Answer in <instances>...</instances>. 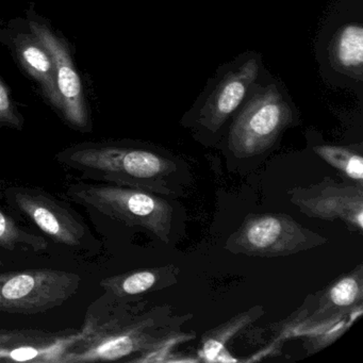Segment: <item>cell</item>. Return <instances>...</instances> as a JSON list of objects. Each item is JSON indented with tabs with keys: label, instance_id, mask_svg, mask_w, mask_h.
Masks as SVG:
<instances>
[{
	"label": "cell",
	"instance_id": "obj_20",
	"mask_svg": "<svg viewBox=\"0 0 363 363\" xmlns=\"http://www.w3.org/2000/svg\"><path fill=\"white\" fill-rule=\"evenodd\" d=\"M25 118L21 113L8 84L0 77V128L23 130Z\"/></svg>",
	"mask_w": 363,
	"mask_h": 363
},
{
	"label": "cell",
	"instance_id": "obj_17",
	"mask_svg": "<svg viewBox=\"0 0 363 363\" xmlns=\"http://www.w3.org/2000/svg\"><path fill=\"white\" fill-rule=\"evenodd\" d=\"M263 314H264L263 307L255 306L247 311L241 312L224 324L208 331L201 339V356L207 361L218 360V356L224 350L227 342L235 337L240 330L260 318Z\"/></svg>",
	"mask_w": 363,
	"mask_h": 363
},
{
	"label": "cell",
	"instance_id": "obj_12",
	"mask_svg": "<svg viewBox=\"0 0 363 363\" xmlns=\"http://www.w3.org/2000/svg\"><path fill=\"white\" fill-rule=\"evenodd\" d=\"M0 43L9 50L25 75L37 84L48 105L59 116L61 99L54 62L48 48L29 28L26 18H12L4 25L0 28Z\"/></svg>",
	"mask_w": 363,
	"mask_h": 363
},
{
	"label": "cell",
	"instance_id": "obj_14",
	"mask_svg": "<svg viewBox=\"0 0 363 363\" xmlns=\"http://www.w3.org/2000/svg\"><path fill=\"white\" fill-rule=\"evenodd\" d=\"M363 305V267L340 276L328 286L306 299L296 310L303 322H320Z\"/></svg>",
	"mask_w": 363,
	"mask_h": 363
},
{
	"label": "cell",
	"instance_id": "obj_10",
	"mask_svg": "<svg viewBox=\"0 0 363 363\" xmlns=\"http://www.w3.org/2000/svg\"><path fill=\"white\" fill-rule=\"evenodd\" d=\"M82 286V277L57 269L0 273V312L39 314L60 307Z\"/></svg>",
	"mask_w": 363,
	"mask_h": 363
},
{
	"label": "cell",
	"instance_id": "obj_9",
	"mask_svg": "<svg viewBox=\"0 0 363 363\" xmlns=\"http://www.w3.org/2000/svg\"><path fill=\"white\" fill-rule=\"evenodd\" d=\"M25 18L30 30L48 48L54 62L61 99L59 118L73 130L92 133L90 106L74 59L73 46L48 18L35 10L33 4L25 11Z\"/></svg>",
	"mask_w": 363,
	"mask_h": 363
},
{
	"label": "cell",
	"instance_id": "obj_15",
	"mask_svg": "<svg viewBox=\"0 0 363 363\" xmlns=\"http://www.w3.org/2000/svg\"><path fill=\"white\" fill-rule=\"evenodd\" d=\"M363 305L346 313L333 316L320 322H303L299 320L296 311L278 325V337L276 344H281V340L298 337L303 340L308 354L320 352L326 346L339 339L362 314Z\"/></svg>",
	"mask_w": 363,
	"mask_h": 363
},
{
	"label": "cell",
	"instance_id": "obj_21",
	"mask_svg": "<svg viewBox=\"0 0 363 363\" xmlns=\"http://www.w3.org/2000/svg\"><path fill=\"white\" fill-rule=\"evenodd\" d=\"M0 265H3V262H1V260H0Z\"/></svg>",
	"mask_w": 363,
	"mask_h": 363
},
{
	"label": "cell",
	"instance_id": "obj_6",
	"mask_svg": "<svg viewBox=\"0 0 363 363\" xmlns=\"http://www.w3.org/2000/svg\"><path fill=\"white\" fill-rule=\"evenodd\" d=\"M263 69L262 55L254 50L242 52L237 58L220 65L182 118V124L206 137L220 135Z\"/></svg>",
	"mask_w": 363,
	"mask_h": 363
},
{
	"label": "cell",
	"instance_id": "obj_5",
	"mask_svg": "<svg viewBox=\"0 0 363 363\" xmlns=\"http://www.w3.org/2000/svg\"><path fill=\"white\" fill-rule=\"evenodd\" d=\"M0 207L13 218L30 223L61 245L89 250L99 247L82 216L45 189L0 179Z\"/></svg>",
	"mask_w": 363,
	"mask_h": 363
},
{
	"label": "cell",
	"instance_id": "obj_7",
	"mask_svg": "<svg viewBox=\"0 0 363 363\" xmlns=\"http://www.w3.org/2000/svg\"><path fill=\"white\" fill-rule=\"evenodd\" d=\"M67 196L127 226L146 229L163 243L171 241L174 208L158 194L104 182H78L67 186Z\"/></svg>",
	"mask_w": 363,
	"mask_h": 363
},
{
	"label": "cell",
	"instance_id": "obj_18",
	"mask_svg": "<svg viewBox=\"0 0 363 363\" xmlns=\"http://www.w3.org/2000/svg\"><path fill=\"white\" fill-rule=\"evenodd\" d=\"M312 150L325 162L352 180L356 186L363 188L362 144L348 146L318 144Z\"/></svg>",
	"mask_w": 363,
	"mask_h": 363
},
{
	"label": "cell",
	"instance_id": "obj_19",
	"mask_svg": "<svg viewBox=\"0 0 363 363\" xmlns=\"http://www.w3.org/2000/svg\"><path fill=\"white\" fill-rule=\"evenodd\" d=\"M0 248L42 252L48 250V244L45 238L23 228L11 214L0 207Z\"/></svg>",
	"mask_w": 363,
	"mask_h": 363
},
{
	"label": "cell",
	"instance_id": "obj_16",
	"mask_svg": "<svg viewBox=\"0 0 363 363\" xmlns=\"http://www.w3.org/2000/svg\"><path fill=\"white\" fill-rule=\"evenodd\" d=\"M178 275L179 269L174 265L140 269L104 278L99 286L112 296L130 298L167 288L177 282Z\"/></svg>",
	"mask_w": 363,
	"mask_h": 363
},
{
	"label": "cell",
	"instance_id": "obj_4",
	"mask_svg": "<svg viewBox=\"0 0 363 363\" xmlns=\"http://www.w3.org/2000/svg\"><path fill=\"white\" fill-rule=\"evenodd\" d=\"M362 0H339L325 21L316 42L320 75L327 84L362 97Z\"/></svg>",
	"mask_w": 363,
	"mask_h": 363
},
{
	"label": "cell",
	"instance_id": "obj_2",
	"mask_svg": "<svg viewBox=\"0 0 363 363\" xmlns=\"http://www.w3.org/2000/svg\"><path fill=\"white\" fill-rule=\"evenodd\" d=\"M55 160L95 182L139 189L158 195L184 193V167L167 150L128 139L84 141L63 148Z\"/></svg>",
	"mask_w": 363,
	"mask_h": 363
},
{
	"label": "cell",
	"instance_id": "obj_8",
	"mask_svg": "<svg viewBox=\"0 0 363 363\" xmlns=\"http://www.w3.org/2000/svg\"><path fill=\"white\" fill-rule=\"evenodd\" d=\"M328 239L282 213L250 214L227 239L225 250L250 257H286L324 245Z\"/></svg>",
	"mask_w": 363,
	"mask_h": 363
},
{
	"label": "cell",
	"instance_id": "obj_11",
	"mask_svg": "<svg viewBox=\"0 0 363 363\" xmlns=\"http://www.w3.org/2000/svg\"><path fill=\"white\" fill-rule=\"evenodd\" d=\"M288 195L291 203L305 216L320 220H340L350 230L362 233L363 188L325 177L307 188L291 189Z\"/></svg>",
	"mask_w": 363,
	"mask_h": 363
},
{
	"label": "cell",
	"instance_id": "obj_3",
	"mask_svg": "<svg viewBox=\"0 0 363 363\" xmlns=\"http://www.w3.org/2000/svg\"><path fill=\"white\" fill-rule=\"evenodd\" d=\"M298 123L299 111L286 84L264 67L231 118L227 146L238 159L260 156Z\"/></svg>",
	"mask_w": 363,
	"mask_h": 363
},
{
	"label": "cell",
	"instance_id": "obj_13",
	"mask_svg": "<svg viewBox=\"0 0 363 363\" xmlns=\"http://www.w3.org/2000/svg\"><path fill=\"white\" fill-rule=\"evenodd\" d=\"M84 329L52 333L43 329L0 328V362L62 363L84 337Z\"/></svg>",
	"mask_w": 363,
	"mask_h": 363
},
{
	"label": "cell",
	"instance_id": "obj_1",
	"mask_svg": "<svg viewBox=\"0 0 363 363\" xmlns=\"http://www.w3.org/2000/svg\"><path fill=\"white\" fill-rule=\"evenodd\" d=\"M192 318L176 315L167 305L105 295L88 308L84 337L67 352L62 363L161 362L178 344L194 339L182 326Z\"/></svg>",
	"mask_w": 363,
	"mask_h": 363
}]
</instances>
